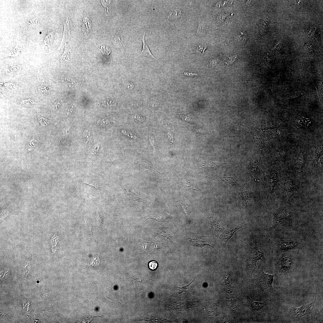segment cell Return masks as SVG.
<instances>
[{"label": "cell", "instance_id": "37", "mask_svg": "<svg viewBox=\"0 0 323 323\" xmlns=\"http://www.w3.org/2000/svg\"><path fill=\"white\" fill-rule=\"evenodd\" d=\"M48 90H49L48 88L46 86H41L39 87L38 89V91L41 92L47 91Z\"/></svg>", "mask_w": 323, "mask_h": 323}, {"label": "cell", "instance_id": "33", "mask_svg": "<svg viewBox=\"0 0 323 323\" xmlns=\"http://www.w3.org/2000/svg\"><path fill=\"white\" fill-rule=\"evenodd\" d=\"M84 183L95 187L99 192H100V190H101L99 187V185L96 183L93 182L92 181H89L88 182H85Z\"/></svg>", "mask_w": 323, "mask_h": 323}, {"label": "cell", "instance_id": "25", "mask_svg": "<svg viewBox=\"0 0 323 323\" xmlns=\"http://www.w3.org/2000/svg\"><path fill=\"white\" fill-rule=\"evenodd\" d=\"M21 67L18 65L8 66L6 68V71L8 73H15L20 69Z\"/></svg>", "mask_w": 323, "mask_h": 323}, {"label": "cell", "instance_id": "32", "mask_svg": "<svg viewBox=\"0 0 323 323\" xmlns=\"http://www.w3.org/2000/svg\"><path fill=\"white\" fill-rule=\"evenodd\" d=\"M21 104L25 106H32L34 104V101L31 100H25L22 101L21 102Z\"/></svg>", "mask_w": 323, "mask_h": 323}, {"label": "cell", "instance_id": "17", "mask_svg": "<svg viewBox=\"0 0 323 323\" xmlns=\"http://www.w3.org/2000/svg\"><path fill=\"white\" fill-rule=\"evenodd\" d=\"M267 300L264 302H259L252 301L250 303L252 308L255 311H259L263 309L267 304Z\"/></svg>", "mask_w": 323, "mask_h": 323}, {"label": "cell", "instance_id": "24", "mask_svg": "<svg viewBox=\"0 0 323 323\" xmlns=\"http://www.w3.org/2000/svg\"><path fill=\"white\" fill-rule=\"evenodd\" d=\"M37 142V140L33 139L29 141L28 143L27 149L28 151H31L33 150L36 146Z\"/></svg>", "mask_w": 323, "mask_h": 323}, {"label": "cell", "instance_id": "23", "mask_svg": "<svg viewBox=\"0 0 323 323\" xmlns=\"http://www.w3.org/2000/svg\"><path fill=\"white\" fill-rule=\"evenodd\" d=\"M21 48L20 46L17 44L16 45L13 49L8 53V56L11 57H16L20 53Z\"/></svg>", "mask_w": 323, "mask_h": 323}, {"label": "cell", "instance_id": "39", "mask_svg": "<svg viewBox=\"0 0 323 323\" xmlns=\"http://www.w3.org/2000/svg\"><path fill=\"white\" fill-rule=\"evenodd\" d=\"M184 75L188 76L193 77L196 75H198L196 73H189L187 72H185L184 73Z\"/></svg>", "mask_w": 323, "mask_h": 323}, {"label": "cell", "instance_id": "36", "mask_svg": "<svg viewBox=\"0 0 323 323\" xmlns=\"http://www.w3.org/2000/svg\"><path fill=\"white\" fill-rule=\"evenodd\" d=\"M246 38V35L241 33L236 38V40L237 41H244Z\"/></svg>", "mask_w": 323, "mask_h": 323}, {"label": "cell", "instance_id": "8", "mask_svg": "<svg viewBox=\"0 0 323 323\" xmlns=\"http://www.w3.org/2000/svg\"><path fill=\"white\" fill-rule=\"evenodd\" d=\"M70 23V19L67 18L64 24V31L62 41H71V39Z\"/></svg>", "mask_w": 323, "mask_h": 323}, {"label": "cell", "instance_id": "3", "mask_svg": "<svg viewBox=\"0 0 323 323\" xmlns=\"http://www.w3.org/2000/svg\"><path fill=\"white\" fill-rule=\"evenodd\" d=\"M316 294L315 299L306 305L296 308L291 306L292 314L296 317H301L310 314L315 308L316 302Z\"/></svg>", "mask_w": 323, "mask_h": 323}, {"label": "cell", "instance_id": "22", "mask_svg": "<svg viewBox=\"0 0 323 323\" xmlns=\"http://www.w3.org/2000/svg\"><path fill=\"white\" fill-rule=\"evenodd\" d=\"M181 15V12L179 10H176L173 12L169 13L168 15L169 20L172 21L178 19Z\"/></svg>", "mask_w": 323, "mask_h": 323}, {"label": "cell", "instance_id": "34", "mask_svg": "<svg viewBox=\"0 0 323 323\" xmlns=\"http://www.w3.org/2000/svg\"><path fill=\"white\" fill-rule=\"evenodd\" d=\"M100 263L99 258L97 259V258H95L94 259L93 262L90 266L93 267H97L99 265Z\"/></svg>", "mask_w": 323, "mask_h": 323}, {"label": "cell", "instance_id": "9", "mask_svg": "<svg viewBox=\"0 0 323 323\" xmlns=\"http://www.w3.org/2000/svg\"><path fill=\"white\" fill-rule=\"evenodd\" d=\"M145 33H144L143 35L141 37V39L143 43V46L142 52L140 53V55L142 57H151L156 59L155 58L151 53L147 44L145 42Z\"/></svg>", "mask_w": 323, "mask_h": 323}, {"label": "cell", "instance_id": "27", "mask_svg": "<svg viewBox=\"0 0 323 323\" xmlns=\"http://www.w3.org/2000/svg\"><path fill=\"white\" fill-rule=\"evenodd\" d=\"M207 47L206 45L205 44L200 45L197 48V52L201 55H202L204 53L205 50H206Z\"/></svg>", "mask_w": 323, "mask_h": 323}, {"label": "cell", "instance_id": "31", "mask_svg": "<svg viewBox=\"0 0 323 323\" xmlns=\"http://www.w3.org/2000/svg\"><path fill=\"white\" fill-rule=\"evenodd\" d=\"M149 266L150 269L152 270H154L157 268L158 266V264L156 261H152L149 263Z\"/></svg>", "mask_w": 323, "mask_h": 323}, {"label": "cell", "instance_id": "14", "mask_svg": "<svg viewBox=\"0 0 323 323\" xmlns=\"http://www.w3.org/2000/svg\"><path fill=\"white\" fill-rule=\"evenodd\" d=\"M284 187L286 191L292 196L294 194V188L293 181L288 176L286 178L284 184Z\"/></svg>", "mask_w": 323, "mask_h": 323}, {"label": "cell", "instance_id": "4", "mask_svg": "<svg viewBox=\"0 0 323 323\" xmlns=\"http://www.w3.org/2000/svg\"><path fill=\"white\" fill-rule=\"evenodd\" d=\"M260 282L263 287L270 291H276L273 288L272 285L274 279V276L264 272L262 268L260 271Z\"/></svg>", "mask_w": 323, "mask_h": 323}, {"label": "cell", "instance_id": "11", "mask_svg": "<svg viewBox=\"0 0 323 323\" xmlns=\"http://www.w3.org/2000/svg\"><path fill=\"white\" fill-rule=\"evenodd\" d=\"M269 183L271 193L273 192L278 181V174L277 172L274 171L271 173L269 177Z\"/></svg>", "mask_w": 323, "mask_h": 323}, {"label": "cell", "instance_id": "29", "mask_svg": "<svg viewBox=\"0 0 323 323\" xmlns=\"http://www.w3.org/2000/svg\"><path fill=\"white\" fill-rule=\"evenodd\" d=\"M304 158L303 155L300 154L299 156L297 161L298 165L300 167H302L304 164Z\"/></svg>", "mask_w": 323, "mask_h": 323}, {"label": "cell", "instance_id": "38", "mask_svg": "<svg viewBox=\"0 0 323 323\" xmlns=\"http://www.w3.org/2000/svg\"><path fill=\"white\" fill-rule=\"evenodd\" d=\"M149 142L150 143V144H151V145L154 148H155V144H154V139L153 137L152 136H151V135H150L149 136Z\"/></svg>", "mask_w": 323, "mask_h": 323}, {"label": "cell", "instance_id": "15", "mask_svg": "<svg viewBox=\"0 0 323 323\" xmlns=\"http://www.w3.org/2000/svg\"><path fill=\"white\" fill-rule=\"evenodd\" d=\"M65 44V48L64 53L61 57V60L64 62H68L71 60V56L72 51L69 46Z\"/></svg>", "mask_w": 323, "mask_h": 323}, {"label": "cell", "instance_id": "2", "mask_svg": "<svg viewBox=\"0 0 323 323\" xmlns=\"http://www.w3.org/2000/svg\"><path fill=\"white\" fill-rule=\"evenodd\" d=\"M293 264V259L290 256L284 254L279 259L277 269L281 275H286L290 271Z\"/></svg>", "mask_w": 323, "mask_h": 323}, {"label": "cell", "instance_id": "18", "mask_svg": "<svg viewBox=\"0 0 323 323\" xmlns=\"http://www.w3.org/2000/svg\"><path fill=\"white\" fill-rule=\"evenodd\" d=\"M183 184L184 187H185L187 190H193L197 191L198 192H200V191H201L197 185H196L193 181H188L187 182H184Z\"/></svg>", "mask_w": 323, "mask_h": 323}, {"label": "cell", "instance_id": "7", "mask_svg": "<svg viewBox=\"0 0 323 323\" xmlns=\"http://www.w3.org/2000/svg\"><path fill=\"white\" fill-rule=\"evenodd\" d=\"M210 221L213 231L216 234L219 235L222 233L225 230V228L220 225L215 219L213 214L211 215L209 217H207Z\"/></svg>", "mask_w": 323, "mask_h": 323}, {"label": "cell", "instance_id": "20", "mask_svg": "<svg viewBox=\"0 0 323 323\" xmlns=\"http://www.w3.org/2000/svg\"><path fill=\"white\" fill-rule=\"evenodd\" d=\"M54 32H51L48 34L44 38V44L47 46L49 49L52 46L54 37Z\"/></svg>", "mask_w": 323, "mask_h": 323}, {"label": "cell", "instance_id": "16", "mask_svg": "<svg viewBox=\"0 0 323 323\" xmlns=\"http://www.w3.org/2000/svg\"><path fill=\"white\" fill-rule=\"evenodd\" d=\"M220 179L224 183L231 186L235 185L237 183V179L235 176L223 177L221 178Z\"/></svg>", "mask_w": 323, "mask_h": 323}, {"label": "cell", "instance_id": "21", "mask_svg": "<svg viewBox=\"0 0 323 323\" xmlns=\"http://www.w3.org/2000/svg\"><path fill=\"white\" fill-rule=\"evenodd\" d=\"M194 280H193L189 285L181 288L176 287L174 290V294L177 295H179L183 292L187 291L189 288L190 286L192 284Z\"/></svg>", "mask_w": 323, "mask_h": 323}, {"label": "cell", "instance_id": "40", "mask_svg": "<svg viewBox=\"0 0 323 323\" xmlns=\"http://www.w3.org/2000/svg\"><path fill=\"white\" fill-rule=\"evenodd\" d=\"M117 158L116 157H112L111 158V160L109 162H107V163H117Z\"/></svg>", "mask_w": 323, "mask_h": 323}, {"label": "cell", "instance_id": "19", "mask_svg": "<svg viewBox=\"0 0 323 323\" xmlns=\"http://www.w3.org/2000/svg\"><path fill=\"white\" fill-rule=\"evenodd\" d=\"M242 196L244 200L245 201L247 205L249 204L250 202V191L248 187H246L242 190Z\"/></svg>", "mask_w": 323, "mask_h": 323}, {"label": "cell", "instance_id": "26", "mask_svg": "<svg viewBox=\"0 0 323 323\" xmlns=\"http://www.w3.org/2000/svg\"><path fill=\"white\" fill-rule=\"evenodd\" d=\"M38 118L39 122L42 126H46L49 124L51 121L50 120L39 116H38Z\"/></svg>", "mask_w": 323, "mask_h": 323}, {"label": "cell", "instance_id": "1", "mask_svg": "<svg viewBox=\"0 0 323 323\" xmlns=\"http://www.w3.org/2000/svg\"><path fill=\"white\" fill-rule=\"evenodd\" d=\"M245 249L244 256L247 261L246 271L248 273H252L257 268V261L261 260L264 254L259 250L257 241L252 237L247 241Z\"/></svg>", "mask_w": 323, "mask_h": 323}, {"label": "cell", "instance_id": "12", "mask_svg": "<svg viewBox=\"0 0 323 323\" xmlns=\"http://www.w3.org/2000/svg\"><path fill=\"white\" fill-rule=\"evenodd\" d=\"M138 162L140 165L141 168L147 169L155 172L158 173L159 172L158 171L157 169L155 168L154 166L149 161L144 159L142 158L138 160Z\"/></svg>", "mask_w": 323, "mask_h": 323}, {"label": "cell", "instance_id": "30", "mask_svg": "<svg viewBox=\"0 0 323 323\" xmlns=\"http://www.w3.org/2000/svg\"><path fill=\"white\" fill-rule=\"evenodd\" d=\"M177 199L178 200L177 201H172L178 202L179 204V205H180V206L181 207L183 210H184V211L186 213H187L186 211L185 210V209L186 208H188L187 207V205H185L184 202H183L182 200H181V199Z\"/></svg>", "mask_w": 323, "mask_h": 323}, {"label": "cell", "instance_id": "13", "mask_svg": "<svg viewBox=\"0 0 323 323\" xmlns=\"http://www.w3.org/2000/svg\"><path fill=\"white\" fill-rule=\"evenodd\" d=\"M25 25L29 29H35L40 26V23L36 18H29L26 19Z\"/></svg>", "mask_w": 323, "mask_h": 323}, {"label": "cell", "instance_id": "28", "mask_svg": "<svg viewBox=\"0 0 323 323\" xmlns=\"http://www.w3.org/2000/svg\"><path fill=\"white\" fill-rule=\"evenodd\" d=\"M199 26L198 29L197 34L199 35L200 34H201L203 33L204 26V25H203V23L200 18H199Z\"/></svg>", "mask_w": 323, "mask_h": 323}, {"label": "cell", "instance_id": "5", "mask_svg": "<svg viewBox=\"0 0 323 323\" xmlns=\"http://www.w3.org/2000/svg\"><path fill=\"white\" fill-rule=\"evenodd\" d=\"M245 226V224H241L233 228H231L224 231L221 234L220 239L223 245L226 246L229 240L238 230Z\"/></svg>", "mask_w": 323, "mask_h": 323}, {"label": "cell", "instance_id": "35", "mask_svg": "<svg viewBox=\"0 0 323 323\" xmlns=\"http://www.w3.org/2000/svg\"><path fill=\"white\" fill-rule=\"evenodd\" d=\"M127 131H126V130L124 129L122 131V132L124 134L126 135L129 137L130 138L134 139H135L136 138V137L133 134V133Z\"/></svg>", "mask_w": 323, "mask_h": 323}, {"label": "cell", "instance_id": "10", "mask_svg": "<svg viewBox=\"0 0 323 323\" xmlns=\"http://www.w3.org/2000/svg\"><path fill=\"white\" fill-rule=\"evenodd\" d=\"M111 38L112 42L117 49L121 48L124 43L123 37L121 35L116 34L111 36Z\"/></svg>", "mask_w": 323, "mask_h": 323}, {"label": "cell", "instance_id": "6", "mask_svg": "<svg viewBox=\"0 0 323 323\" xmlns=\"http://www.w3.org/2000/svg\"><path fill=\"white\" fill-rule=\"evenodd\" d=\"M92 27L91 21L89 18L86 15L83 19L82 34L84 39L89 37Z\"/></svg>", "mask_w": 323, "mask_h": 323}, {"label": "cell", "instance_id": "41", "mask_svg": "<svg viewBox=\"0 0 323 323\" xmlns=\"http://www.w3.org/2000/svg\"><path fill=\"white\" fill-rule=\"evenodd\" d=\"M169 138L171 141L170 143H172L173 142V140L172 136L171 135L170 133L169 134Z\"/></svg>", "mask_w": 323, "mask_h": 323}]
</instances>
